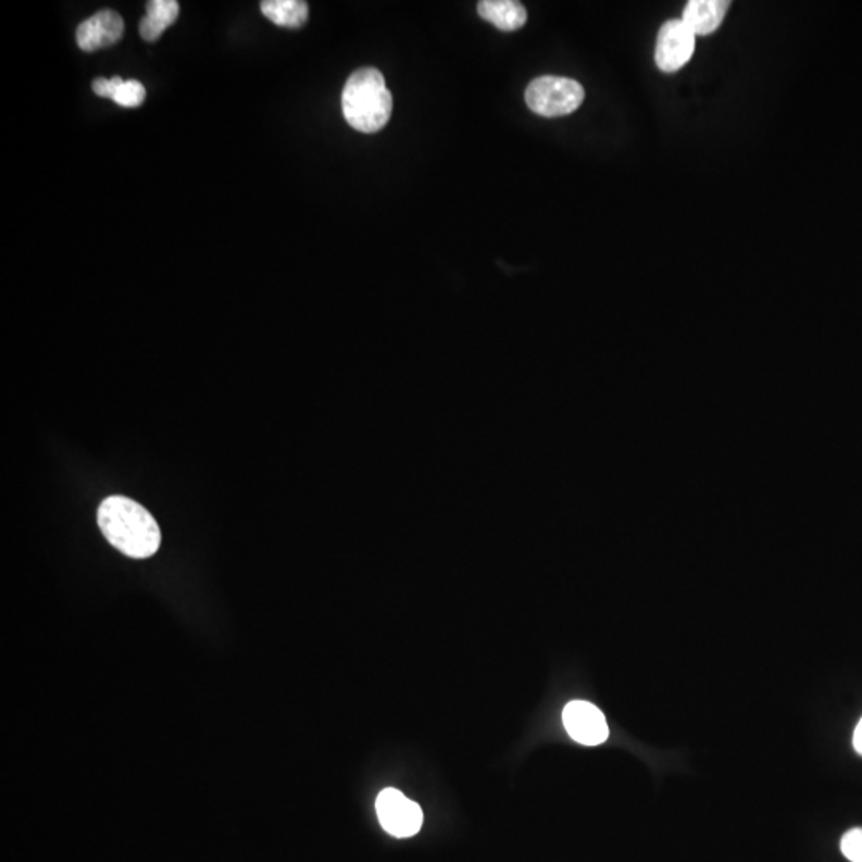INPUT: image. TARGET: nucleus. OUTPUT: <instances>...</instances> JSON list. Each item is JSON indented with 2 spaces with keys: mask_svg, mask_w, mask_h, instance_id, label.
<instances>
[{
  "mask_svg": "<svg viewBox=\"0 0 862 862\" xmlns=\"http://www.w3.org/2000/svg\"><path fill=\"white\" fill-rule=\"evenodd\" d=\"M98 524L105 540L128 558H151L162 541L159 524L152 514L127 497L105 499L98 510Z\"/></svg>",
  "mask_w": 862,
  "mask_h": 862,
  "instance_id": "obj_1",
  "label": "nucleus"
},
{
  "mask_svg": "<svg viewBox=\"0 0 862 862\" xmlns=\"http://www.w3.org/2000/svg\"><path fill=\"white\" fill-rule=\"evenodd\" d=\"M342 112L347 124L357 132H380L393 112V97L379 70L363 67L347 80L342 91Z\"/></svg>",
  "mask_w": 862,
  "mask_h": 862,
  "instance_id": "obj_2",
  "label": "nucleus"
},
{
  "mask_svg": "<svg viewBox=\"0 0 862 862\" xmlns=\"http://www.w3.org/2000/svg\"><path fill=\"white\" fill-rule=\"evenodd\" d=\"M585 101V88L567 77L544 76L530 82L526 102L530 111L541 117H562L572 114Z\"/></svg>",
  "mask_w": 862,
  "mask_h": 862,
  "instance_id": "obj_3",
  "label": "nucleus"
},
{
  "mask_svg": "<svg viewBox=\"0 0 862 862\" xmlns=\"http://www.w3.org/2000/svg\"><path fill=\"white\" fill-rule=\"evenodd\" d=\"M382 827L393 837L415 836L424 823V813L414 800L397 789L382 790L376 802Z\"/></svg>",
  "mask_w": 862,
  "mask_h": 862,
  "instance_id": "obj_4",
  "label": "nucleus"
},
{
  "mask_svg": "<svg viewBox=\"0 0 862 862\" xmlns=\"http://www.w3.org/2000/svg\"><path fill=\"white\" fill-rule=\"evenodd\" d=\"M695 34L680 20H670L661 26L657 39L655 63L663 73H676L691 60Z\"/></svg>",
  "mask_w": 862,
  "mask_h": 862,
  "instance_id": "obj_5",
  "label": "nucleus"
},
{
  "mask_svg": "<svg viewBox=\"0 0 862 862\" xmlns=\"http://www.w3.org/2000/svg\"><path fill=\"white\" fill-rule=\"evenodd\" d=\"M562 722L571 738L580 745L598 746L609 738L604 714L588 701H571L562 712Z\"/></svg>",
  "mask_w": 862,
  "mask_h": 862,
  "instance_id": "obj_6",
  "label": "nucleus"
},
{
  "mask_svg": "<svg viewBox=\"0 0 862 862\" xmlns=\"http://www.w3.org/2000/svg\"><path fill=\"white\" fill-rule=\"evenodd\" d=\"M125 23L114 10H101L77 27V46L84 51H97L115 46L124 37Z\"/></svg>",
  "mask_w": 862,
  "mask_h": 862,
  "instance_id": "obj_7",
  "label": "nucleus"
},
{
  "mask_svg": "<svg viewBox=\"0 0 862 862\" xmlns=\"http://www.w3.org/2000/svg\"><path fill=\"white\" fill-rule=\"evenodd\" d=\"M730 2L725 0H690L685 7L683 22L695 36H708L724 22Z\"/></svg>",
  "mask_w": 862,
  "mask_h": 862,
  "instance_id": "obj_8",
  "label": "nucleus"
},
{
  "mask_svg": "<svg viewBox=\"0 0 862 862\" xmlns=\"http://www.w3.org/2000/svg\"><path fill=\"white\" fill-rule=\"evenodd\" d=\"M478 13L483 20L505 33L521 29L527 22L526 9L516 0H483L478 3Z\"/></svg>",
  "mask_w": 862,
  "mask_h": 862,
  "instance_id": "obj_9",
  "label": "nucleus"
},
{
  "mask_svg": "<svg viewBox=\"0 0 862 862\" xmlns=\"http://www.w3.org/2000/svg\"><path fill=\"white\" fill-rule=\"evenodd\" d=\"M148 15L139 23V34L146 42H155L170 26L175 25L179 15L176 0H151L146 5Z\"/></svg>",
  "mask_w": 862,
  "mask_h": 862,
  "instance_id": "obj_10",
  "label": "nucleus"
},
{
  "mask_svg": "<svg viewBox=\"0 0 862 862\" xmlns=\"http://www.w3.org/2000/svg\"><path fill=\"white\" fill-rule=\"evenodd\" d=\"M261 12L274 25L298 29L309 18V5L304 0H265L261 3Z\"/></svg>",
  "mask_w": 862,
  "mask_h": 862,
  "instance_id": "obj_11",
  "label": "nucleus"
},
{
  "mask_svg": "<svg viewBox=\"0 0 862 862\" xmlns=\"http://www.w3.org/2000/svg\"><path fill=\"white\" fill-rule=\"evenodd\" d=\"M112 100L122 108H138L146 100L145 85L138 80H124L118 85Z\"/></svg>",
  "mask_w": 862,
  "mask_h": 862,
  "instance_id": "obj_12",
  "label": "nucleus"
},
{
  "mask_svg": "<svg viewBox=\"0 0 862 862\" xmlns=\"http://www.w3.org/2000/svg\"><path fill=\"white\" fill-rule=\"evenodd\" d=\"M840 850L848 861L862 862V827H854L841 837Z\"/></svg>",
  "mask_w": 862,
  "mask_h": 862,
  "instance_id": "obj_13",
  "label": "nucleus"
},
{
  "mask_svg": "<svg viewBox=\"0 0 862 862\" xmlns=\"http://www.w3.org/2000/svg\"><path fill=\"white\" fill-rule=\"evenodd\" d=\"M124 82V78L121 77H112V78H97L93 82V91L101 98H111L114 97L115 90H117L118 85Z\"/></svg>",
  "mask_w": 862,
  "mask_h": 862,
  "instance_id": "obj_14",
  "label": "nucleus"
},
{
  "mask_svg": "<svg viewBox=\"0 0 862 862\" xmlns=\"http://www.w3.org/2000/svg\"><path fill=\"white\" fill-rule=\"evenodd\" d=\"M853 746L854 749H857L858 754L862 755V719L860 724L857 725V728H854Z\"/></svg>",
  "mask_w": 862,
  "mask_h": 862,
  "instance_id": "obj_15",
  "label": "nucleus"
}]
</instances>
